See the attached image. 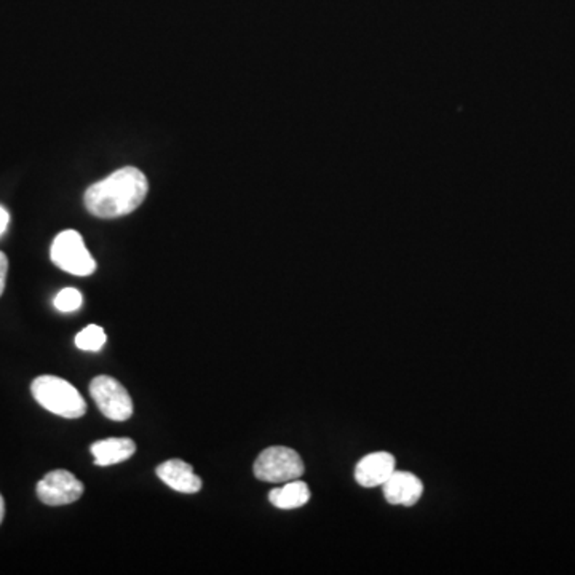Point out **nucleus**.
I'll list each match as a JSON object with an SVG mask.
<instances>
[{
	"label": "nucleus",
	"instance_id": "obj_7",
	"mask_svg": "<svg viewBox=\"0 0 575 575\" xmlns=\"http://www.w3.org/2000/svg\"><path fill=\"white\" fill-rule=\"evenodd\" d=\"M397 462L390 453H373L361 459L355 467V480L363 487L382 486L397 470Z\"/></svg>",
	"mask_w": 575,
	"mask_h": 575
},
{
	"label": "nucleus",
	"instance_id": "obj_4",
	"mask_svg": "<svg viewBox=\"0 0 575 575\" xmlns=\"http://www.w3.org/2000/svg\"><path fill=\"white\" fill-rule=\"evenodd\" d=\"M50 256L55 266L77 277H87L96 271V261L77 230L59 232L51 245Z\"/></svg>",
	"mask_w": 575,
	"mask_h": 575
},
{
	"label": "nucleus",
	"instance_id": "obj_10",
	"mask_svg": "<svg viewBox=\"0 0 575 575\" xmlns=\"http://www.w3.org/2000/svg\"><path fill=\"white\" fill-rule=\"evenodd\" d=\"M136 453L132 438H106L91 444V454L98 467H108L128 461Z\"/></svg>",
	"mask_w": 575,
	"mask_h": 575
},
{
	"label": "nucleus",
	"instance_id": "obj_3",
	"mask_svg": "<svg viewBox=\"0 0 575 575\" xmlns=\"http://www.w3.org/2000/svg\"><path fill=\"white\" fill-rule=\"evenodd\" d=\"M303 462L294 449L272 446L261 453L253 465V474L258 480L266 483H288L299 480L303 474Z\"/></svg>",
	"mask_w": 575,
	"mask_h": 575
},
{
	"label": "nucleus",
	"instance_id": "obj_9",
	"mask_svg": "<svg viewBox=\"0 0 575 575\" xmlns=\"http://www.w3.org/2000/svg\"><path fill=\"white\" fill-rule=\"evenodd\" d=\"M158 478L166 486L181 494H196L202 489V478L196 474L194 468L187 462L181 459H171L157 467Z\"/></svg>",
	"mask_w": 575,
	"mask_h": 575
},
{
	"label": "nucleus",
	"instance_id": "obj_12",
	"mask_svg": "<svg viewBox=\"0 0 575 575\" xmlns=\"http://www.w3.org/2000/svg\"><path fill=\"white\" fill-rule=\"evenodd\" d=\"M106 339L108 337H106V333H104V329L101 326L89 325L76 335L74 341H76L77 347L83 350V352H98V350H101L104 347Z\"/></svg>",
	"mask_w": 575,
	"mask_h": 575
},
{
	"label": "nucleus",
	"instance_id": "obj_1",
	"mask_svg": "<svg viewBox=\"0 0 575 575\" xmlns=\"http://www.w3.org/2000/svg\"><path fill=\"white\" fill-rule=\"evenodd\" d=\"M147 190L149 183L144 173L134 166H125L90 186L85 192V208L101 219L127 216L140 208Z\"/></svg>",
	"mask_w": 575,
	"mask_h": 575
},
{
	"label": "nucleus",
	"instance_id": "obj_8",
	"mask_svg": "<svg viewBox=\"0 0 575 575\" xmlns=\"http://www.w3.org/2000/svg\"><path fill=\"white\" fill-rule=\"evenodd\" d=\"M387 502L392 506H411L422 497L424 484L416 474L395 470L390 478L382 484Z\"/></svg>",
	"mask_w": 575,
	"mask_h": 575
},
{
	"label": "nucleus",
	"instance_id": "obj_2",
	"mask_svg": "<svg viewBox=\"0 0 575 575\" xmlns=\"http://www.w3.org/2000/svg\"><path fill=\"white\" fill-rule=\"evenodd\" d=\"M31 393L38 405L59 418L79 419L87 403L76 387L58 376H38L32 380Z\"/></svg>",
	"mask_w": 575,
	"mask_h": 575
},
{
	"label": "nucleus",
	"instance_id": "obj_16",
	"mask_svg": "<svg viewBox=\"0 0 575 575\" xmlns=\"http://www.w3.org/2000/svg\"><path fill=\"white\" fill-rule=\"evenodd\" d=\"M4 516H5V502H4V497H2V494H0V525H2V521H4Z\"/></svg>",
	"mask_w": 575,
	"mask_h": 575
},
{
	"label": "nucleus",
	"instance_id": "obj_15",
	"mask_svg": "<svg viewBox=\"0 0 575 575\" xmlns=\"http://www.w3.org/2000/svg\"><path fill=\"white\" fill-rule=\"evenodd\" d=\"M8 222H10V215L4 207H0V235L5 232L8 228Z\"/></svg>",
	"mask_w": 575,
	"mask_h": 575
},
{
	"label": "nucleus",
	"instance_id": "obj_14",
	"mask_svg": "<svg viewBox=\"0 0 575 575\" xmlns=\"http://www.w3.org/2000/svg\"><path fill=\"white\" fill-rule=\"evenodd\" d=\"M6 273H8V258L5 253L0 251V296L5 290Z\"/></svg>",
	"mask_w": 575,
	"mask_h": 575
},
{
	"label": "nucleus",
	"instance_id": "obj_11",
	"mask_svg": "<svg viewBox=\"0 0 575 575\" xmlns=\"http://www.w3.org/2000/svg\"><path fill=\"white\" fill-rule=\"evenodd\" d=\"M269 500L273 506L282 510H294L309 502L310 489L303 481H288L283 483V486L272 489L269 494Z\"/></svg>",
	"mask_w": 575,
	"mask_h": 575
},
{
	"label": "nucleus",
	"instance_id": "obj_6",
	"mask_svg": "<svg viewBox=\"0 0 575 575\" xmlns=\"http://www.w3.org/2000/svg\"><path fill=\"white\" fill-rule=\"evenodd\" d=\"M37 497L42 504L50 506H69L83 495L82 481L68 470H53L38 481Z\"/></svg>",
	"mask_w": 575,
	"mask_h": 575
},
{
	"label": "nucleus",
	"instance_id": "obj_5",
	"mask_svg": "<svg viewBox=\"0 0 575 575\" xmlns=\"http://www.w3.org/2000/svg\"><path fill=\"white\" fill-rule=\"evenodd\" d=\"M90 395L98 410L115 422H123L133 414V399L127 389L111 376H96L90 384Z\"/></svg>",
	"mask_w": 575,
	"mask_h": 575
},
{
	"label": "nucleus",
	"instance_id": "obj_13",
	"mask_svg": "<svg viewBox=\"0 0 575 575\" xmlns=\"http://www.w3.org/2000/svg\"><path fill=\"white\" fill-rule=\"evenodd\" d=\"M82 293L76 290V288H64V290L58 293L57 297H55V301H53L55 307H57L59 312H64V314H68V312H76V310L82 307Z\"/></svg>",
	"mask_w": 575,
	"mask_h": 575
}]
</instances>
